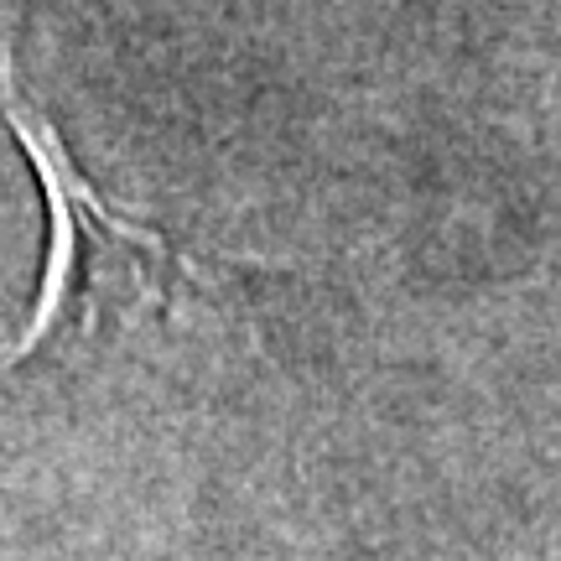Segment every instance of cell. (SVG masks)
I'll use <instances>...</instances> for the list:
<instances>
[{"mask_svg": "<svg viewBox=\"0 0 561 561\" xmlns=\"http://www.w3.org/2000/svg\"><path fill=\"white\" fill-rule=\"evenodd\" d=\"M0 125L26 151L32 178L42 187V203H47V265H42L32 322H26V333L16 339V348H11V364H26L32 354H42L73 318L83 328L94 322L89 271L104 265L110 255H121L130 271H146V280L157 286V297H161V286H167V276L198 280V286L219 280V271H208L193 250H178L161 229H151V224H140V219H125V214H115L104 203V193L83 178V167L73 161V151H68L62 130L53 125V115L26 94L16 42L0 47Z\"/></svg>", "mask_w": 561, "mask_h": 561, "instance_id": "1", "label": "cell"}]
</instances>
